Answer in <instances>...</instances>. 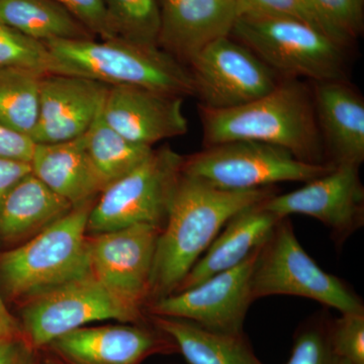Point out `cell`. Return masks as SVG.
Instances as JSON below:
<instances>
[{
  "instance_id": "obj_1",
  "label": "cell",
  "mask_w": 364,
  "mask_h": 364,
  "mask_svg": "<svg viewBox=\"0 0 364 364\" xmlns=\"http://www.w3.org/2000/svg\"><path fill=\"white\" fill-rule=\"evenodd\" d=\"M274 195L272 188L225 191L181 172L158 237L149 298L176 293L232 217Z\"/></svg>"
},
{
  "instance_id": "obj_2",
  "label": "cell",
  "mask_w": 364,
  "mask_h": 364,
  "mask_svg": "<svg viewBox=\"0 0 364 364\" xmlns=\"http://www.w3.org/2000/svg\"><path fill=\"white\" fill-rule=\"evenodd\" d=\"M198 107L205 147L251 141L284 148L304 162L325 164L314 100L301 83H279L267 95L239 107Z\"/></svg>"
},
{
  "instance_id": "obj_3",
  "label": "cell",
  "mask_w": 364,
  "mask_h": 364,
  "mask_svg": "<svg viewBox=\"0 0 364 364\" xmlns=\"http://www.w3.org/2000/svg\"><path fill=\"white\" fill-rule=\"evenodd\" d=\"M55 73L81 76L109 86L131 85L178 97H196L188 67L159 47L123 39L56 40L45 43Z\"/></svg>"
},
{
  "instance_id": "obj_4",
  "label": "cell",
  "mask_w": 364,
  "mask_h": 364,
  "mask_svg": "<svg viewBox=\"0 0 364 364\" xmlns=\"http://www.w3.org/2000/svg\"><path fill=\"white\" fill-rule=\"evenodd\" d=\"M95 200L73 208L37 236L0 253V289L30 299L90 273L88 218Z\"/></svg>"
},
{
  "instance_id": "obj_5",
  "label": "cell",
  "mask_w": 364,
  "mask_h": 364,
  "mask_svg": "<svg viewBox=\"0 0 364 364\" xmlns=\"http://www.w3.org/2000/svg\"><path fill=\"white\" fill-rule=\"evenodd\" d=\"M231 35L273 71L316 82L342 80L343 47L317 28L284 16L241 14Z\"/></svg>"
},
{
  "instance_id": "obj_6",
  "label": "cell",
  "mask_w": 364,
  "mask_h": 364,
  "mask_svg": "<svg viewBox=\"0 0 364 364\" xmlns=\"http://www.w3.org/2000/svg\"><path fill=\"white\" fill-rule=\"evenodd\" d=\"M253 301L286 294L314 299L341 314L364 313L363 301L343 280L325 272L301 247L284 218L261 247L254 265Z\"/></svg>"
},
{
  "instance_id": "obj_7",
  "label": "cell",
  "mask_w": 364,
  "mask_h": 364,
  "mask_svg": "<svg viewBox=\"0 0 364 364\" xmlns=\"http://www.w3.org/2000/svg\"><path fill=\"white\" fill-rule=\"evenodd\" d=\"M333 166L301 161L277 146L235 141L205 147L184 158L181 172L225 191H250L272 188L280 182L306 183Z\"/></svg>"
},
{
  "instance_id": "obj_8",
  "label": "cell",
  "mask_w": 364,
  "mask_h": 364,
  "mask_svg": "<svg viewBox=\"0 0 364 364\" xmlns=\"http://www.w3.org/2000/svg\"><path fill=\"white\" fill-rule=\"evenodd\" d=\"M183 160L168 146L153 150L130 173L100 193L86 231L100 234L136 224L164 226Z\"/></svg>"
},
{
  "instance_id": "obj_9",
  "label": "cell",
  "mask_w": 364,
  "mask_h": 364,
  "mask_svg": "<svg viewBox=\"0 0 364 364\" xmlns=\"http://www.w3.org/2000/svg\"><path fill=\"white\" fill-rule=\"evenodd\" d=\"M21 318L26 343L42 347L90 323L136 322L141 315L124 306L88 273L28 299Z\"/></svg>"
},
{
  "instance_id": "obj_10",
  "label": "cell",
  "mask_w": 364,
  "mask_h": 364,
  "mask_svg": "<svg viewBox=\"0 0 364 364\" xmlns=\"http://www.w3.org/2000/svg\"><path fill=\"white\" fill-rule=\"evenodd\" d=\"M200 105L223 109L248 104L274 90V71L241 43L215 41L188 63Z\"/></svg>"
},
{
  "instance_id": "obj_11",
  "label": "cell",
  "mask_w": 364,
  "mask_h": 364,
  "mask_svg": "<svg viewBox=\"0 0 364 364\" xmlns=\"http://www.w3.org/2000/svg\"><path fill=\"white\" fill-rule=\"evenodd\" d=\"M260 248L240 264L217 273L196 286L153 301L156 317L181 318L210 331L243 333L244 321L252 304L251 282Z\"/></svg>"
},
{
  "instance_id": "obj_12",
  "label": "cell",
  "mask_w": 364,
  "mask_h": 364,
  "mask_svg": "<svg viewBox=\"0 0 364 364\" xmlns=\"http://www.w3.org/2000/svg\"><path fill=\"white\" fill-rule=\"evenodd\" d=\"M161 229L136 224L88 238L91 274L140 315L143 304L149 299L151 272Z\"/></svg>"
},
{
  "instance_id": "obj_13",
  "label": "cell",
  "mask_w": 364,
  "mask_h": 364,
  "mask_svg": "<svg viewBox=\"0 0 364 364\" xmlns=\"http://www.w3.org/2000/svg\"><path fill=\"white\" fill-rule=\"evenodd\" d=\"M359 167L337 164L323 176L306 182L303 188L270 196L263 208L277 217L305 215L331 230L337 244H342L363 226L364 188Z\"/></svg>"
},
{
  "instance_id": "obj_14",
  "label": "cell",
  "mask_w": 364,
  "mask_h": 364,
  "mask_svg": "<svg viewBox=\"0 0 364 364\" xmlns=\"http://www.w3.org/2000/svg\"><path fill=\"white\" fill-rule=\"evenodd\" d=\"M109 85L68 74L41 79L39 119L30 138L35 144L66 142L85 135L104 107Z\"/></svg>"
},
{
  "instance_id": "obj_15",
  "label": "cell",
  "mask_w": 364,
  "mask_h": 364,
  "mask_svg": "<svg viewBox=\"0 0 364 364\" xmlns=\"http://www.w3.org/2000/svg\"><path fill=\"white\" fill-rule=\"evenodd\" d=\"M102 114L117 133L149 147L188 131L183 97L139 86H109Z\"/></svg>"
},
{
  "instance_id": "obj_16",
  "label": "cell",
  "mask_w": 364,
  "mask_h": 364,
  "mask_svg": "<svg viewBox=\"0 0 364 364\" xmlns=\"http://www.w3.org/2000/svg\"><path fill=\"white\" fill-rule=\"evenodd\" d=\"M158 47L188 66L207 46L231 36L237 0H158Z\"/></svg>"
},
{
  "instance_id": "obj_17",
  "label": "cell",
  "mask_w": 364,
  "mask_h": 364,
  "mask_svg": "<svg viewBox=\"0 0 364 364\" xmlns=\"http://www.w3.org/2000/svg\"><path fill=\"white\" fill-rule=\"evenodd\" d=\"M51 345L71 364H139L154 352L177 349L168 335L126 325L79 328Z\"/></svg>"
},
{
  "instance_id": "obj_18",
  "label": "cell",
  "mask_w": 364,
  "mask_h": 364,
  "mask_svg": "<svg viewBox=\"0 0 364 364\" xmlns=\"http://www.w3.org/2000/svg\"><path fill=\"white\" fill-rule=\"evenodd\" d=\"M262 203L241 210L227 222L224 231L215 237L210 247L182 280L176 293L191 289L217 273L237 267L267 243L282 219L265 210Z\"/></svg>"
},
{
  "instance_id": "obj_19",
  "label": "cell",
  "mask_w": 364,
  "mask_h": 364,
  "mask_svg": "<svg viewBox=\"0 0 364 364\" xmlns=\"http://www.w3.org/2000/svg\"><path fill=\"white\" fill-rule=\"evenodd\" d=\"M31 168L33 176L73 208L97 200L105 188L82 136L66 142L36 144Z\"/></svg>"
},
{
  "instance_id": "obj_20",
  "label": "cell",
  "mask_w": 364,
  "mask_h": 364,
  "mask_svg": "<svg viewBox=\"0 0 364 364\" xmlns=\"http://www.w3.org/2000/svg\"><path fill=\"white\" fill-rule=\"evenodd\" d=\"M321 135H324L331 164L360 166L364 160V102L343 80L317 82L314 97Z\"/></svg>"
},
{
  "instance_id": "obj_21",
  "label": "cell",
  "mask_w": 364,
  "mask_h": 364,
  "mask_svg": "<svg viewBox=\"0 0 364 364\" xmlns=\"http://www.w3.org/2000/svg\"><path fill=\"white\" fill-rule=\"evenodd\" d=\"M72 208L31 171L0 198V244L21 245Z\"/></svg>"
},
{
  "instance_id": "obj_22",
  "label": "cell",
  "mask_w": 364,
  "mask_h": 364,
  "mask_svg": "<svg viewBox=\"0 0 364 364\" xmlns=\"http://www.w3.org/2000/svg\"><path fill=\"white\" fill-rule=\"evenodd\" d=\"M158 329L173 340L189 364H264L243 333L210 331L181 318L156 317Z\"/></svg>"
},
{
  "instance_id": "obj_23",
  "label": "cell",
  "mask_w": 364,
  "mask_h": 364,
  "mask_svg": "<svg viewBox=\"0 0 364 364\" xmlns=\"http://www.w3.org/2000/svg\"><path fill=\"white\" fill-rule=\"evenodd\" d=\"M0 21L43 43L95 38L56 0H0Z\"/></svg>"
},
{
  "instance_id": "obj_24",
  "label": "cell",
  "mask_w": 364,
  "mask_h": 364,
  "mask_svg": "<svg viewBox=\"0 0 364 364\" xmlns=\"http://www.w3.org/2000/svg\"><path fill=\"white\" fill-rule=\"evenodd\" d=\"M81 136L105 188L130 173L154 150L149 146L132 142L117 133L105 121L102 111Z\"/></svg>"
},
{
  "instance_id": "obj_25",
  "label": "cell",
  "mask_w": 364,
  "mask_h": 364,
  "mask_svg": "<svg viewBox=\"0 0 364 364\" xmlns=\"http://www.w3.org/2000/svg\"><path fill=\"white\" fill-rule=\"evenodd\" d=\"M43 74L20 68H0V122L31 136L37 126Z\"/></svg>"
},
{
  "instance_id": "obj_26",
  "label": "cell",
  "mask_w": 364,
  "mask_h": 364,
  "mask_svg": "<svg viewBox=\"0 0 364 364\" xmlns=\"http://www.w3.org/2000/svg\"><path fill=\"white\" fill-rule=\"evenodd\" d=\"M114 39L158 47L160 14L158 0H104Z\"/></svg>"
},
{
  "instance_id": "obj_27",
  "label": "cell",
  "mask_w": 364,
  "mask_h": 364,
  "mask_svg": "<svg viewBox=\"0 0 364 364\" xmlns=\"http://www.w3.org/2000/svg\"><path fill=\"white\" fill-rule=\"evenodd\" d=\"M0 68L54 74L55 64L45 43L28 37L0 21Z\"/></svg>"
},
{
  "instance_id": "obj_28",
  "label": "cell",
  "mask_w": 364,
  "mask_h": 364,
  "mask_svg": "<svg viewBox=\"0 0 364 364\" xmlns=\"http://www.w3.org/2000/svg\"><path fill=\"white\" fill-rule=\"evenodd\" d=\"M321 30L345 47L358 37L363 25V0H308Z\"/></svg>"
},
{
  "instance_id": "obj_29",
  "label": "cell",
  "mask_w": 364,
  "mask_h": 364,
  "mask_svg": "<svg viewBox=\"0 0 364 364\" xmlns=\"http://www.w3.org/2000/svg\"><path fill=\"white\" fill-rule=\"evenodd\" d=\"M287 364H350L333 350L329 322L316 321L301 326L294 335L291 358Z\"/></svg>"
},
{
  "instance_id": "obj_30",
  "label": "cell",
  "mask_w": 364,
  "mask_h": 364,
  "mask_svg": "<svg viewBox=\"0 0 364 364\" xmlns=\"http://www.w3.org/2000/svg\"><path fill=\"white\" fill-rule=\"evenodd\" d=\"M333 350L350 364H364V313L341 314L329 322Z\"/></svg>"
},
{
  "instance_id": "obj_31",
  "label": "cell",
  "mask_w": 364,
  "mask_h": 364,
  "mask_svg": "<svg viewBox=\"0 0 364 364\" xmlns=\"http://www.w3.org/2000/svg\"><path fill=\"white\" fill-rule=\"evenodd\" d=\"M237 4L239 16L264 14L296 18L322 32L308 0H237Z\"/></svg>"
},
{
  "instance_id": "obj_32",
  "label": "cell",
  "mask_w": 364,
  "mask_h": 364,
  "mask_svg": "<svg viewBox=\"0 0 364 364\" xmlns=\"http://www.w3.org/2000/svg\"><path fill=\"white\" fill-rule=\"evenodd\" d=\"M76 18L95 38L100 40L114 39L107 11H105L104 0H56Z\"/></svg>"
},
{
  "instance_id": "obj_33",
  "label": "cell",
  "mask_w": 364,
  "mask_h": 364,
  "mask_svg": "<svg viewBox=\"0 0 364 364\" xmlns=\"http://www.w3.org/2000/svg\"><path fill=\"white\" fill-rule=\"evenodd\" d=\"M36 144L0 122V158L31 163Z\"/></svg>"
},
{
  "instance_id": "obj_34",
  "label": "cell",
  "mask_w": 364,
  "mask_h": 364,
  "mask_svg": "<svg viewBox=\"0 0 364 364\" xmlns=\"http://www.w3.org/2000/svg\"><path fill=\"white\" fill-rule=\"evenodd\" d=\"M31 171V163L0 158V198Z\"/></svg>"
},
{
  "instance_id": "obj_35",
  "label": "cell",
  "mask_w": 364,
  "mask_h": 364,
  "mask_svg": "<svg viewBox=\"0 0 364 364\" xmlns=\"http://www.w3.org/2000/svg\"><path fill=\"white\" fill-rule=\"evenodd\" d=\"M0 364H30L25 340L0 342Z\"/></svg>"
},
{
  "instance_id": "obj_36",
  "label": "cell",
  "mask_w": 364,
  "mask_h": 364,
  "mask_svg": "<svg viewBox=\"0 0 364 364\" xmlns=\"http://www.w3.org/2000/svg\"><path fill=\"white\" fill-rule=\"evenodd\" d=\"M25 340L21 325L11 315L0 293V342Z\"/></svg>"
},
{
  "instance_id": "obj_37",
  "label": "cell",
  "mask_w": 364,
  "mask_h": 364,
  "mask_svg": "<svg viewBox=\"0 0 364 364\" xmlns=\"http://www.w3.org/2000/svg\"><path fill=\"white\" fill-rule=\"evenodd\" d=\"M49 364H71V363H50Z\"/></svg>"
}]
</instances>
